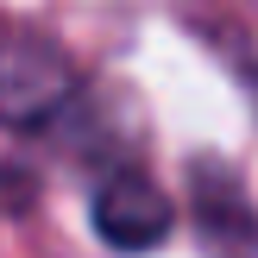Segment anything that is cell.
<instances>
[{
    "instance_id": "obj_1",
    "label": "cell",
    "mask_w": 258,
    "mask_h": 258,
    "mask_svg": "<svg viewBox=\"0 0 258 258\" xmlns=\"http://www.w3.org/2000/svg\"><path fill=\"white\" fill-rule=\"evenodd\" d=\"M76 101V63L38 32H0V126L44 133Z\"/></svg>"
},
{
    "instance_id": "obj_2",
    "label": "cell",
    "mask_w": 258,
    "mask_h": 258,
    "mask_svg": "<svg viewBox=\"0 0 258 258\" xmlns=\"http://www.w3.org/2000/svg\"><path fill=\"white\" fill-rule=\"evenodd\" d=\"M88 214H95V233L107 239L113 252H151V246H164L170 227H176L170 196H164L145 170H113L107 183L95 189V208Z\"/></svg>"
}]
</instances>
